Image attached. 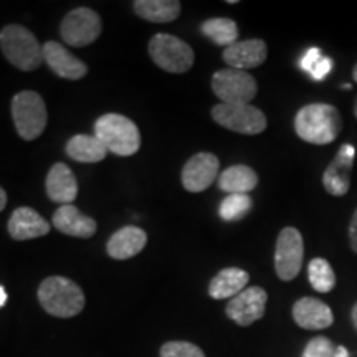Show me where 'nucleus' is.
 I'll list each match as a JSON object with an SVG mask.
<instances>
[{"instance_id":"obj_33","label":"nucleus","mask_w":357,"mask_h":357,"mask_svg":"<svg viewBox=\"0 0 357 357\" xmlns=\"http://www.w3.org/2000/svg\"><path fill=\"white\" fill-rule=\"evenodd\" d=\"M6 205H7V192L0 187V212L6 208Z\"/></svg>"},{"instance_id":"obj_12","label":"nucleus","mask_w":357,"mask_h":357,"mask_svg":"<svg viewBox=\"0 0 357 357\" xmlns=\"http://www.w3.org/2000/svg\"><path fill=\"white\" fill-rule=\"evenodd\" d=\"M218 169H220V162L215 154H195L194 158L187 160L182 169V185L185 187V190L194 192V194L207 190L218 177Z\"/></svg>"},{"instance_id":"obj_25","label":"nucleus","mask_w":357,"mask_h":357,"mask_svg":"<svg viewBox=\"0 0 357 357\" xmlns=\"http://www.w3.org/2000/svg\"><path fill=\"white\" fill-rule=\"evenodd\" d=\"M200 30L218 47L229 48L238 38V26L231 19H208L200 25Z\"/></svg>"},{"instance_id":"obj_2","label":"nucleus","mask_w":357,"mask_h":357,"mask_svg":"<svg viewBox=\"0 0 357 357\" xmlns=\"http://www.w3.org/2000/svg\"><path fill=\"white\" fill-rule=\"evenodd\" d=\"M0 48L8 63L22 71H33L45 63L43 45L22 25H7L0 30Z\"/></svg>"},{"instance_id":"obj_19","label":"nucleus","mask_w":357,"mask_h":357,"mask_svg":"<svg viewBox=\"0 0 357 357\" xmlns=\"http://www.w3.org/2000/svg\"><path fill=\"white\" fill-rule=\"evenodd\" d=\"M47 195L53 202L70 205L78 197V182L71 169L63 162H56L47 176Z\"/></svg>"},{"instance_id":"obj_28","label":"nucleus","mask_w":357,"mask_h":357,"mask_svg":"<svg viewBox=\"0 0 357 357\" xmlns=\"http://www.w3.org/2000/svg\"><path fill=\"white\" fill-rule=\"evenodd\" d=\"M252 211V199L248 194H230L222 200L218 213L225 222H235L243 218Z\"/></svg>"},{"instance_id":"obj_32","label":"nucleus","mask_w":357,"mask_h":357,"mask_svg":"<svg viewBox=\"0 0 357 357\" xmlns=\"http://www.w3.org/2000/svg\"><path fill=\"white\" fill-rule=\"evenodd\" d=\"M334 357H349V351H347L346 347L339 346L334 349Z\"/></svg>"},{"instance_id":"obj_15","label":"nucleus","mask_w":357,"mask_h":357,"mask_svg":"<svg viewBox=\"0 0 357 357\" xmlns=\"http://www.w3.org/2000/svg\"><path fill=\"white\" fill-rule=\"evenodd\" d=\"M43 60L60 78L79 79L88 73V66L58 42H47L43 45Z\"/></svg>"},{"instance_id":"obj_21","label":"nucleus","mask_w":357,"mask_h":357,"mask_svg":"<svg viewBox=\"0 0 357 357\" xmlns=\"http://www.w3.org/2000/svg\"><path fill=\"white\" fill-rule=\"evenodd\" d=\"M250 275L242 268H223L222 271L213 276L208 284V294L213 300H225L235 298L247 288Z\"/></svg>"},{"instance_id":"obj_31","label":"nucleus","mask_w":357,"mask_h":357,"mask_svg":"<svg viewBox=\"0 0 357 357\" xmlns=\"http://www.w3.org/2000/svg\"><path fill=\"white\" fill-rule=\"evenodd\" d=\"M349 242L352 252L357 253V208L356 212L352 213L351 223H349Z\"/></svg>"},{"instance_id":"obj_3","label":"nucleus","mask_w":357,"mask_h":357,"mask_svg":"<svg viewBox=\"0 0 357 357\" xmlns=\"http://www.w3.org/2000/svg\"><path fill=\"white\" fill-rule=\"evenodd\" d=\"M38 301L48 314L73 318L84 307V294L75 281L63 276H50L38 288Z\"/></svg>"},{"instance_id":"obj_27","label":"nucleus","mask_w":357,"mask_h":357,"mask_svg":"<svg viewBox=\"0 0 357 357\" xmlns=\"http://www.w3.org/2000/svg\"><path fill=\"white\" fill-rule=\"evenodd\" d=\"M300 66L312 79L323 82V79L331 73L333 60L329 56L323 55V52H321L318 47H312L301 56Z\"/></svg>"},{"instance_id":"obj_24","label":"nucleus","mask_w":357,"mask_h":357,"mask_svg":"<svg viewBox=\"0 0 357 357\" xmlns=\"http://www.w3.org/2000/svg\"><path fill=\"white\" fill-rule=\"evenodd\" d=\"M258 185V176L252 167L248 166H231L225 169L218 177V187L223 192L230 194H247Z\"/></svg>"},{"instance_id":"obj_22","label":"nucleus","mask_w":357,"mask_h":357,"mask_svg":"<svg viewBox=\"0 0 357 357\" xmlns=\"http://www.w3.org/2000/svg\"><path fill=\"white\" fill-rule=\"evenodd\" d=\"M66 154L77 162L93 164L101 162L108 155V149L98 139L96 136H88V134H77L66 142Z\"/></svg>"},{"instance_id":"obj_23","label":"nucleus","mask_w":357,"mask_h":357,"mask_svg":"<svg viewBox=\"0 0 357 357\" xmlns=\"http://www.w3.org/2000/svg\"><path fill=\"white\" fill-rule=\"evenodd\" d=\"M132 6L141 19L154 24H169L181 15V2L177 0H136Z\"/></svg>"},{"instance_id":"obj_30","label":"nucleus","mask_w":357,"mask_h":357,"mask_svg":"<svg viewBox=\"0 0 357 357\" xmlns=\"http://www.w3.org/2000/svg\"><path fill=\"white\" fill-rule=\"evenodd\" d=\"M301 357H334V346L328 337L318 336L307 342Z\"/></svg>"},{"instance_id":"obj_11","label":"nucleus","mask_w":357,"mask_h":357,"mask_svg":"<svg viewBox=\"0 0 357 357\" xmlns=\"http://www.w3.org/2000/svg\"><path fill=\"white\" fill-rule=\"evenodd\" d=\"M268 294L260 287L245 288L227 305V316L238 326H250L265 316Z\"/></svg>"},{"instance_id":"obj_9","label":"nucleus","mask_w":357,"mask_h":357,"mask_svg":"<svg viewBox=\"0 0 357 357\" xmlns=\"http://www.w3.org/2000/svg\"><path fill=\"white\" fill-rule=\"evenodd\" d=\"M305 257V243L300 230L287 227L280 231L275 250V270L280 280L291 281L298 276Z\"/></svg>"},{"instance_id":"obj_34","label":"nucleus","mask_w":357,"mask_h":357,"mask_svg":"<svg viewBox=\"0 0 357 357\" xmlns=\"http://www.w3.org/2000/svg\"><path fill=\"white\" fill-rule=\"evenodd\" d=\"M6 303H7V291L3 289L2 284H0V307L6 306Z\"/></svg>"},{"instance_id":"obj_13","label":"nucleus","mask_w":357,"mask_h":357,"mask_svg":"<svg viewBox=\"0 0 357 357\" xmlns=\"http://www.w3.org/2000/svg\"><path fill=\"white\" fill-rule=\"evenodd\" d=\"M356 149L354 146L344 144L341 146L336 158L331 160L326 167L323 176V184L326 192L334 195V197H342L351 189V172L354 166Z\"/></svg>"},{"instance_id":"obj_37","label":"nucleus","mask_w":357,"mask_h":357,"mask_svg":"<svg viewBox=\"0 0 357 357\" xmlns=\"http://www.w3.org/2000/svg\"><path fill=\"white\" fill-rule=\"evenodd\" d=\"M354 114H356V118H357V96H356V100H354Z\"/></svg>"},{"instance_id":"obj_4","label":"nucleus","mask_w":357,"mask_h":357,"mask_svg":"<svg viewBox=\"0 0 357 357\" xmlns=\"http://www.w3.org/2000/svg\"><path fill=\"white\" fill-rule=\"evenodd\" d=\"M95 136L105 144L108 153L134 155L141 147V134L136 124L123 114L109 113L95 123Z\"/></svg>"},{"instance_id":"obj_29","label":"nucleus","mask_w":357,"mask_h":357,"mask_svg":"<svg viewBox=\"0 0 357 357\" xmlns=\"http://www.w3.org/2000/svg\"><path fill=\"white\" fill-rule=\"evenodd\" d=\"M160 357H205L199 346L185 341H171L160 347Z\"/></svg>"},{"instance_id":"obj_36","label":"nucleus","mask_w":357,"mask_h":357,"mask_svg":"<svg viewBox=\"0 0 357 357\" xmlns=\"http://www.w3.org/2000/svg\"><path fill=\"white\" fill-rule=\"evenodd\" d=\"M352 77H354V79H356V83H357V63L354 65V70H352Z\"/></svg>"},{"instance_id":"obj_26","label":"nucleus","mask_w":357,"mask_h":357,"mask_svg":"<svg viewBox=\"0 0 357 357\" xmlns=\"http://www.w3.org/2000/svg\"><path fill=\"white\" fill-rule=\"evenodd\" d=\"M307 278L312 289L318 293H329L336 287V275L324 258H312L307 265Z\"/></svg>"},{"instance_id":"obj_35","label":"nucleus","mask_w":357,"mask_h":357,"mask_svg":"<svg viewBox=\"0 0 357 357\" xmlns=\"http://www.w3.org/2000/svg\"><path fill=\"white\" fill-rule=\"evenodd\" d=\"M351 318H352V324H354V328L357 329V303L354 305V307H352Z\"/></svg>"},{"instance_id":"obj_20","label":"nucleus","mask_w":357,"mask_h":357,"mask_svg":"<svg viewBox=\"0 0 357 357\" xmlns=\"http://www.w3.org/2000/svg\"><path fill=\"white\" fill-rule=\"evenodd\" d=\"M146 243V231L139 229V227L128 225L111 235L108 245H106V252L114 260H128V258H132L137 253H141L144 250Z\"/></svg>"},{"instance_id":"obj_5","label":"nucleus","mask_w":357,"mask_h":357,"mask_svg":"<svg viewBox=\"0 0 357 357\" xmlns=\"http://www.w3.org/2000/svg\"><path fill=\"white\" fill-rule=\"evenodd\" d=\"M12 118L22 139H37L43 134L48 121L43 98L35 91L17 93L12 100Z\"/></svg>"},{"instance_id":"obj_7","label":"nucleus","mask_w":357,"mask_h":357,"mask_svg":"<svg viewBox=\"0 0 357 357\" xmlns=\"http://www.w3.org/2000/svg\"><path fill=\"white\" fill-rule=\"evenodd\" d=\"M212 118L218 126L238 134L255 136L266 129V116L252 105H223L212 108Z\"/></svg>"},{"instance_id":"obj_17","label":"nucleus","mask_w":357,"mask_h":357,"mask_svg":"<svg viewBox=\"0 0 357 357\" xmlns=\"http://www.w3.org/2000/svg\"><path fill=\"white\" fill-rule=\"evenodd\" d=\"M8 235L13 240H32L38 238V236L48 235L50 231V223L40 215L38 212H35L30 207H19L13 211V213L8 218Z\"/></svg>"},{"instance_id":"obj_8","label":"nucleus","mask_w":357,"mask_h":357,"mask_svg":"<svg viewBox=\"0 0 357 357\" xmlns=\"http://www.w3.org/2000/svg\"><path fill=\"white\" fill-rule=\"evenodd\" d=\"M212 89L223 105H250L257 96V79L247 71L227 68L212 77Z\"/></svg>"},{"instance_id":"obj_6","label":"nucleus","mask_w":357,"mask_h":357,"mask_svg":"<svg viewBox=\"0 0 357 357\" xmlns=\"http://www.w3.org/2000/svg\"><path fill=\"white\" fill-rule=\"evenodd\" d=\"M149 55L159 68L176 75L189 71L195 60L189 43L169 33H158L151 38Z\"/></svg>"},{"instance_id":"obj_1","label":"nucleus","mask_w":357,"mask_h":357,"mask_svg":"<svg viewBox=\"0 0 357 357\" xmlns=\"http://www.w3.org/2000/svg\"><path fill=\"white\" fill-rule=\"evenodd\" d=\"M294 131L300 139L310 144H331L342 131V116L336 106L328 102H312L298 111Z\"/></svg>"},{"instance_id":"obj_14","label":"nucleus","mask_w":357,"mask_h":357,"mask_svg":"<svg viewBox=\"0 0 357 357\" xmlns=\"http://www.w3.org/2000/svg\"><path fill=\"white\" fill-rule=\"evenodd\" d=\"M222 56L223 61L230 68L247 71L265 63L268 56V48L263 40H243V42H236L230 45L229 48H225Z\"/></svg>"},{"instance_id":"obj_10","label":"nucleus","mask_w":357,"mask_h":357,"mask_svg":"<svg viewBox=\"0 0 357 357\" xmlns=\"http://www.w3.org/2000/svg\"><path fill=\"white\" fill-rule=\"evenodd\" d=\"M101 19L95 10L79 7L71 10L61 22V38L70 47H88L101 35Z\"/></svg>"},{"instance_id":"obj_18","label":"nucleus","mask_w":357,"mask_h":357,"mask_svg":"<svg viewBox=\"0 0 357 357\" xmlns=\"http://www.w3.org/2000/svg\"><path fill=\"white\" fill-rule=\"evenodd\" d=\"M53 227L61 234L77 236V238H91L96 234V222L84 215L75 205H60L53 213Z\"/></svg>"},{"instance_id":"obj_16","label":"nucleus","mask_w":357,"mask_h":357,"mask_svg":"<svg viewBox=\"0 0 357 357\" xmlns=\"http://www.w3.org/2000/svg\"><path fill=\"white\" fill-rule=\"evenodd\" d=\"M293 319L300 328L318 331L326 329L334 323L333 310L326 303L316 298H301L293 306Z\"/></svg>"}]
</instances>
